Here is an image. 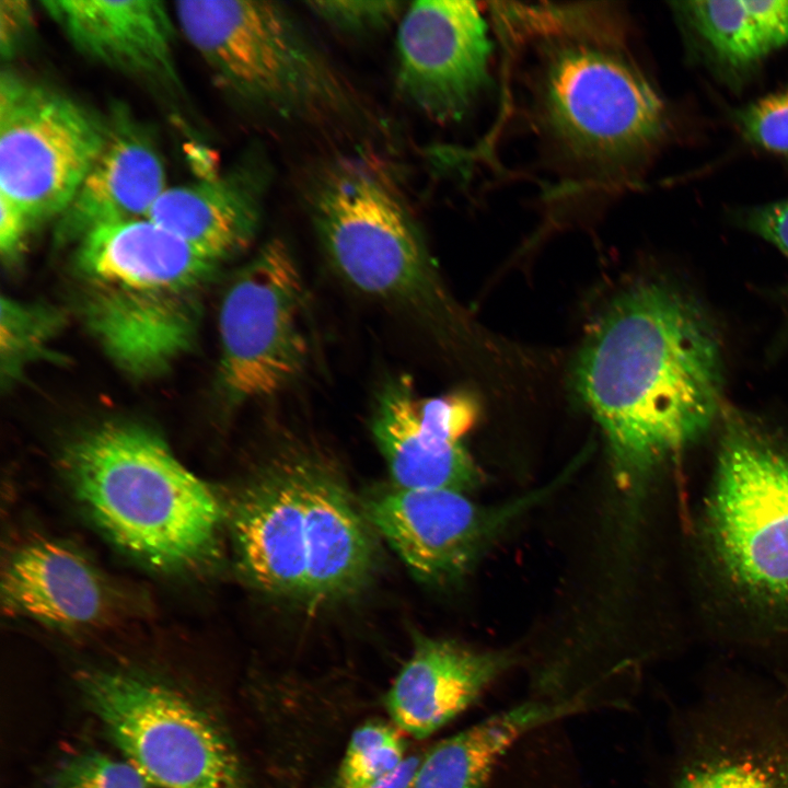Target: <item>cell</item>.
<instances>
[{"mask_svg": "<svg viewBox=\"0 0 788 788\" xmlns=\"http://www.w3.org/2000/svg\"><path fill=\"white\" fill-rule=\"evenodd\" d=\"M538 79L543 124L570 157L598 167L644 157L664 136L661 97L613 43L553 42Z\"/></svg>", "mask_w": 788, "mask_h": 788, "instance_id": "8992f818", "label": "cell"}, {"mask_svg": "<svg viewBox=\"0 0 788 788\" xmlns=\"http://www.w3.org/2000/svg\"><path fill=\"white\" fill-rule=\"evenodd\" d=\"M33 12L26 1H1L0 3V53L11 58L26 37L32 26Z\"/></svg>", "mask_w": 788, "mask_h": 788, "instance_id": "836d02e7", "label": "cell"}, {"mask_svg": "<svg viewBox=\"0 0 788 788\" xmlns=\"http://www.w3.org/2000/svg\"><path fill=\"white\" fill-rule=\"evenodd\" d=\"M106 121L104 144L58 218V244L78 243L103 225L146 218L166 189L164 163L149 131L121 105Z\"/></svg>", "mask_w": 788, "mask_h": 788, "instance_id": "4fadbf2b", "label": "cell"}, {"mask_svg": "<svg viewBox=\"0 0 788 788\" xmlns=\"http://www.w3.org/2000/svg\"><path fill=\"white\" fill-rule=\"evenodd\" d=\"M396 83L438 123L461 120L489 84L491 44L473 1L422 0L397 24Z\"/></svg>", "mask_w": 788, "mask_h": 788, "instance_id": "8fae6325", "label": "cell"}, {"mask_svg": "<svg viewBox=\"0 0 788 788\" xmlns=\"http://www.w3.org/2000/svg\"><path fill=\"white\" fill-rule=\"evenodd\" d=\"M80 682L89 708L148 784L250 788L225 729L182 692L121 671L88 672Z\"/></svg>", "mask_w": 788, "mask_h": 788, "instance_id": "52a82bcc", "label": "cell"}, {"mask_svg": "<svg viewBox=\"0 0 788 788\" xmlns=\"http://www.w3.org/2000/svg\"><path fill=\"white\" fill-rule=\"evenodd\" d=\"M768 50L788 44V0L744 1Z\"/></svg>", "mask_w": 788, "mask_h": 788, "instance_id": "1f68e13d", "label": "cell"}, {"mask_svg": "<svg viewBox=\"0 0 788 788\" xmlns=\"http://www.w3.org/2000/svg\"><path fill=\"white\" fill-rule=\"evenodd\" d=\"M302 454L280 460L248 488L233 517L241 565L262 591L303 599L306 584Z\"/></svg>", "mask_w": 788, "mask_h": 788, "instance_id": "5bb4252c", "label": "cell"}, {"mask_svg": "<svg viewBox=\"0 0 788 788\" xmlns=\"http://www.w3.org/2000/svg\"><path fill=\"white\" fill-rule=\"evenodd\" d=\"M82 283L81 317L124 373L138 380L158 376L192 349L199 291Z\"/></svg>", "mask_w": 788, "mask_h": 788, "instance_id": "7c38bea8", "label": "cell"}, {"mask_svg": "<svg viewBox=\"0 0 788 788\" xmlns=\"http://www.w3.org/2000/svg\"><path fill=\"white\" fill-rule=\"evenodd\" d=\"M34 225L18 204L0 193V251L4 259L11 262L18 258Z\"/></svg>", "mask_w": 788, "mask_h": 788, "instance_id": "d6a6232c", "label": "cell"}, {"mask_svg": "<svg viewBox=\"0 0 788 788\" xmlns=\"http://www.w3.org/2000/svg\"><path fill=\"white\" fill-rule=\"evenodd\" d=\"M416 399L412 378L401 374L381 386L373 407L371 431L395 487L466 493L478 486L480 471L462 441L426 425Z\"/></svg>", "mask_w": 788, "mask_h": 788, "instance_id": "ffe728a7", "label": "cell"}, {"mask_svg": "<svg viewBox=\"0 0 788 788\" xmlns=\"http://www.w3.org/2000/svg\"><path fill=\"white\" fill-rule=\"evenodd\" d=\"M174 12L218 84L247 107L324 131L379 125L359 91L282 4L190 0L176 2Z\"/></svg>", "mask_w": 788, "mask_h": 788, "instance_id": "3957f363", "label": "cell"}, {"mask_svg": "<svg viewBox=\"0 0 788 788\" xmlns=\"http://www.w3.org/2000/svg\"><path fill=\"white\" fill-rule=\"evenodd\" d=\"M63 324L50 306L1 298L0 355L2 380L12 382L31 361L49 354V343Z\"/></svg>", "mask_w": 788, "mask_h": 788, "instance_id": "d4e9b609", "label": "cell"}, {"mask_svg": "<svg viewBox=\"0 0 788 788\" xmlns=\"http://www.w3.org/2000/svg\"><path fill=\"white\" fill-rule=\"evenodd\" d=\"M515 663L510 650H477L455 640L418 636L385 697L392 722L425 739L472 706Z\"/></svg>", "mask_w": 788, "mask_h": 788, "instance_id": "2e32d148", "label": "cell"}, {"mask_svg": "<svg viewBox=\"0 0 788 788\" xmlns=\"http://www.w3.org/2000/svg\"><path fill=\"white\" fill-rule=\"evenodd\" d=\"M148 783L126 760L102 753L79 754L67 762L47 788H147Z\"/></svg>", "mask_w": 788, "mask_h": 788, "instance_id": "f1b7e54d", "label": "cell"}, {"mask_svg": "<svg viewBox=\"0 0 788 788\" xmlns=\"http://www.w3.org/2000/svg\"><path fill=\"white\" fill-rule=\"evenodd\" d=\"M672 5L709 56L727 71H748L768 54L744 1H686Z\"/></svg>", "mask_w": 788, "mask_h": 788, "instance_id": "603a6c76", "label": "cell"}, {"mask_svg": "<svg viewBox=\"0 0 788 788\" xmlns=\"http://www.w3.org/2000/svg\"><path fill=\"white\" fill-rule=\"evenodd\" d=\"M1 601L8 615L74 628L95 624L108 610L104 581L79 553L38 541L19 548L2 571Z\"/></svg>", "mask_w": 788, "mask_h": 788, "instance_id": "44dd1931", "label": "cell"}, {"mask_svg": "<svg viewBox=\"0 0 788 788\" xmlns=\"http://www.w3.org/2000/svg\"><path fill=\"white\" fill-rule=\"evenodd\" d=\"M707 561L741 604L788 612V444L733 420L722 436L702 517Z\"/></svg>", "mask_w": 788, "mask_h": 788, "instance_id": "277c9868", "label": "cell"}, {"mask_svg": "<svg viewBox=\"0 0 788 788\" xmlns=\"http://www.w3.org/2000/svg\"><path fill=\"white\" fill-rule=\"evenodd\" d=\"M735 123L748 142L788 157V86L738 111Z\"/></svg>", "mask_w": 788, "mask_h": 788, "instance_id": "f546056e", "label": "cell"}, {"mask_svg": "<svg viewBox=\"0 0 788 788\" xmlns=\"http://www.w3.org/2000/svg\"><path fill=\"white\" fill-rule=\"evenodd\" d=\"M576 385L627 490L698 439L721 398L717 334L674 287L644 281L605 309L580 350Z\"/></svg>", "mask_w": 788, "mask_h": 788, "instance_id": "6da1fadb", "label": "cell"}, {"mask_svg": "<svg viewBox=\"0 0 788 788\" xmlns=\"http://www.w3.org/2000/svg\"><path fill=\"white\" fill-rule=\"evenodd\" d=\"M305 291L281 240L267 242L227 289L219 313V387L233 404L269 397L305 369Z\"/></svg>", "mask_w": 788, "mask_h": 788, "instance_id": "ba28073f", "label": "cell"}, {"mask_svg": "<svg viewBox=\"0 0 788 788\" xmlns=\"http://www.w3.org/2000/svg\"><path fill=\"white\" fill-rule=\"evenodd\" d=\"M402 731L392 722L367 721L351 734L338 769L337 788H364L406 760Z\"/></svg>", "mask_w": 788, "mask_h": 788, "instance_id": "484cf974", "label": "cell"}, {"mask_svg": "<svg viewBox=\"0 0 788 788\" xmlns=\"http://www.w3.org/2000/svg\"><path fill=\"white\" fill-rule=\"evenodd\" d=\"M498 14L520 32L561 40L616 43L622 35L617 11L601 4L525 5L503 3Z\"/></svg>", "mask_w": 788, "mask_h": 788, "instance_id": "cb8c5ba5", "label": "cell"}, {"mask_svg": "<svg viewBox=\"0 0 788 788\" xmlns=\"http://www.w3.org/2000/svg\"><path fill=\"white\" fill-rule=\"evenodd\" d=\"M107 121L11 70L0 77V193L33 223L65 211L97 158Z\"/></svg>", "mask_w": 788, "mask_h": 788, "instance_id": "9c48e42d", "label": "cell"}, {"mask_svg": "<svg viewBox=\"0 0 788 788\" xmlns=\"http://www.w3.org/2000/svg\"><path fill=\"white\" fill-rule=\"evenodd\" d=\"M545 493L483 506L459 490L394 487L369 498L364 511L417 579L445 586L462 579L482 552Z\"/></svg>", "mask_w": 788, "mask_h": 788, "instance_id": "30bf717a", "label": "cell"}, {"mask_svg": "<svg viewBox=\"0 0 788 788\" xmlns=\"http://www.w3.org/2000/svg\"><path fill=\"white\" fill-rule=\"evenodd\" d=\"M673 788H788V757L715 755L686 767Z\"/></svg>", "mask_w": 788, "mask_h": 788, "instance_id": "4316f807", "label": "cell"}, {"mask_svg": "<svg viewBox=\"0 0 788 788\" xmlns=\"http://www.w3.org/2000/svg\"><path fill=\"white\" fill-rule=\"evenodd\" d=\"M741 224L776 246L788 259V199L740 212Z\"/></svg>", "mask_w": 788, "mask_h": 788, "instance_id": "4dcf8cb0", "label": "cell"}, {"mask_svg": "<svg viewBox=\"0 0 788 788\" xmlns=\"http://www.w3.org/2000/svg\"><path fill=\"white\" fill-rule=\"evenodd\" d=\"M305 201L326 256L354 288L420 316L444 306L417 221L381 171L333 161L315 172Z\"/></svg>", "mask_w": 788, "mask_h": 788, "instance_id": "5b68a950", "label": "cell"}, {"mask_svg": "<svg viewBox=\"0 0 788 788\" xmlns=\"http://www.w3.org/2000/svg\"><path fill=\"white\" fill-rule=\"evenodd\" d=\"M219 263L148 218L103 225L78 242L81 281L199 291Z\"/></svg>", "mask_w": 788, "mask_h": 788, "instance_id": "d6986e66", "label": "cell"}, {"mask_svg": "<svg viewBox=\"0 0 788 788\" xmlns=\"http://www.w3.org/2000/svg\"><path fill=\"white\" fill-rule=\"evenodd\" d=\"M323 23L352 36L380 33L401 21L408 4L404 1H308Z\"/></svg>", "mask_w": 788, "mask_h": 788, "instance_id": "83f0119b", "label": "cell"}, {"mask_svg": "<svg viewBox=\"0 0 788 788\" xmlns=\"http://www.w3.org/2000/svg\"><path fill=\"white\" fill-rule=\"evenodd\" d=\"M42 5L86 58L152 84H177L175 25L164 2L53 0Z\"/></svg>", "mask_w": 788, "mask_h": 788, "instance_id": "9a60e30c", "label": "cell"}, {"mask_svg": "<svg viewBox=\"0 0 788 788\" xmlns=\"http://www.w3.org/2000/svg\"><path fill=\"white\" fill-rule=\"evenodd\" d=\"M63 464L96 523L149 566L190 568L217 552L223 518L217 495L153 431L105 422L73 440Z\"/></svg>", "mask_w": 788, "mask_h": 788, "instance_id": "7a4b0ae2", "label": "cell"}, {"mask_svg": "<svg viewBox=\"0 0 788 788\" xmlns=\"http://www.w3.org/2000/svg\"><path fill=\"white\" fill-rule=\"evenodd\" d=\"M421 756H407L392 774L364 788H409Z\"/></svg>", "mask_w": 788, "mask_h": 788, "instance_id": "e575fe53", "label": "cell"}, {"mask_svg": "<svg viewBox=\"0 0 788 788\" xmlns=\"http://www.w3.org/2000/svg\"><path fill=\"white\" fill-rule=\"evenodd\" d=\"M269 179L263 158H248L224 174L167 187L146 218L221 264L253 242Z\"/></svg>", "mask_w": 788, "mask_h": 788, "instance_id": "e0dca14e", "label": "cell"}, {"mask_svg": "<svg viewBox=\"0 0 788 788\" xmlns=\"http://www.w3.org/2000/svg\"><path fill=\"white\" fill-rule=\"evenodd\" d=\"M306 584L312 606L340 600L366 584L373 544L347 490L313 455L302 454Z\"/></svg>", "mask_w": 788, "mask_h": 788, "instance_id": "ac0fdd59", "label": "cell"}, {"mask_svg": "<svg viewBox=\"0 0 788 788\" xmlns=\"http://www.w3.org/2000/svg\"><path fill=\"white\" fill-rule=\"evenodd\" d=\"M594 709L583 700L531 698L436 743L420 758L409 788H488L500 762L543 727Z\"/></svg>", "mask_w": 788, "mask_h": 788, "instance_id": "7402d4cb", "label": "cell"}]
</instances>
